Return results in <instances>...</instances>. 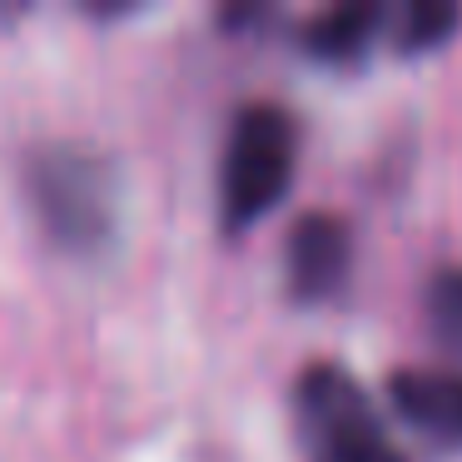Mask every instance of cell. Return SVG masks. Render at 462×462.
I'll list each match as a JSON object with an SVG mask.
<instances>
[{"label": "cell", "mask_w": 462, "mask_h": 462, "mask_svg": "<svg viewBox=\"0 0 462 462\" xmlns=\"http://www.w3.org/2000/svg\"><path fill=\"white\" fill-rule=\"evenodd\" d=\"M25 194L60 249L100 254L120 229V170L80 140H51L25 154Z\"/></svg>", "instance_id": "6da1fadb"}, {"label": "cell", "mask_w": 462, "mask_h": 462, "mask_svg": "<svg viewBox=\"0 0 462 462\" xmlns=\"http://www.w3.org/2000/svg\"><path fill=\"white\" fill-rule=\"evenodd\" d=\"M293 428L309 462H408L363 383L338 363H309L293 378Z\"/></svg>", "instance_id": "7a4b0ae2"}, {"label": "cell", "mask_w": 462, "mask_h": 462, "mask_svg": "<svg viewBox=\"0 0 462 462\" xmlns=\"http://www.w3.org/2000/svg\"><path fill=\"white\" fill-rule=\"evenodd\" d=\"M293 154H299V134H293V120L279 105L259 100L234 115L219 164L224 229H249L254 219H263L283 199V189L293 184Z\"/></svg>", "instance_id": "3957f363"}, {"label": "cell", "mask_w": 462, "mask_h": 462, "mask_svg": "<svg viewBox=\"0 0 462 462\" xmlns=\"http://www.w3.org/2000/svg\"><path fill=\"white\" fill-rule=\"evenodd\" d=\"M353 263V229L328 209L303 214L283 244V279L299 303H323L343 289Z\"/></svg>", "instance_id": "277c9868"}, {"label": "cell", "mask_w": 462, "mask_h": 462, "mask_svg": "<svg viewBox=\"0 0 462 462\" xmlns=\"http://www.w3.org/2000/svg\"><path fill=\"white\" fill-rule=\"evenodd\" d=\"M388 398L422 438L462 448V368H398Z\"/></svg>", "instance_id": "5b68a950"}, {"label": "cell", "mask_w": 462, "mask_h": 462, "mask_svg": "<svg viewBox=\"0 0 462 462\" xmlns=\"http://www.w3.org/2000/svg\"><path fill=\"white\" fill-rule=\"evenodd\" d=\"M378 25H383V5H368V0L328 5V11H319L309 25H303V51L319 55V60L348 65V60H358V55L373 45Z\"/></svg>", "instance_id": "8992f818"}, {"label": "cell", "mask_w": 462, "mask_h": 462, "mask_svg": "<svg viewBox=\"0 0 462 462\" xmlns=\"http://www.w3.org/2000/svg\"><path fill=\"white\" fill-rule=\"evenodd\" d=\"M462 25V11L457 5H438V0H412L402 11V25H398V45L402 51H428V45H442L452 31Z\"/></svg>", "instance_id": "52a82bcc"}, {"label": "cell", "mask_w": 462, "mask_h": 462, "mask_svg": "<svg viewBox=\"0 0 462 462\" xmlns=\"http://www.w3.org/2000/svg\"><path fill=\"white\" fill-rule=\"evenodd\" d=\"M428 319H432V333H438L452 353H462V269H442L438 279H432Z\"/></svg>", "instance_id": "ba28073f"}]
</instances>
